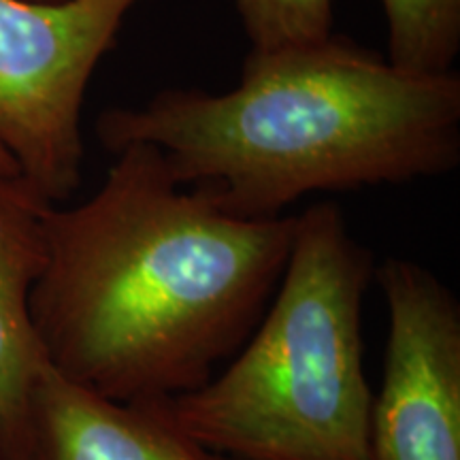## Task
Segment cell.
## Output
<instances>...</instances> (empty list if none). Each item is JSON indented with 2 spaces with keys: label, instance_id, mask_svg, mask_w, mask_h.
I'll return each instance as SVG.
<instances>
[{
  "label": "cell",
  "instance_id": "5",
  "mask_svg": "<svg viewBox=\"0 0 460 460\" xmlns=\"http://www.w3.org/2000/svg\"><path fill=\"white\" fill-rule=\"evenodd\" d=\"M376 279L390 326L371 407V458L460 460L458 298L407 258H388Z\"/></svg>",
  "mask_w": 460,
  "mask_h": 460
},
{
  "label": "cell",
  "instance_id": "11",
  "mask_svg": "<svg viewBox=\"0 0 460 460\" xmlns=\"http://www.w3.org/2000/svg\"><path fill=\"white\" fill-rule=\"evenodd\" d=\"M37 3H60V0H37Z\"/></svg>",
  "mask_w": 460,
  "mask_h": 460
},
{
  "label": "cell",
  "instance_id": "10",
  "mask_svg": "<svg viewBox=\"0 0 460 460\" xmlns=\"http://www.w3.org/2000/svg\"><path fill=\"white\" fill-rule=\"evenodd\" d=\"M0 169H4V171H15V172H17L13 160L9 158V154L4 152L3 147H0Z\"/></svg>",
  "mask_w": 460,
  "mask_h": 460
},
{
  "label": "cell",
  "instance_id": "4",
  "mask_svg": "<svg viewBox=\"0 0 460 460\" xmlns=\"http://www.w3.org/2000/svg\"><path fill=\"white\" fill-rule=\"evenodd\" d=\"M139 0H0V147L51 205L84 177L82 107Z\"/></svg>",
  "mask_w": 460,
  "mask_h": 460
},
{
  "label": "cell",
  "instance_id": "8",
  "mask_svg": "<svg viewBox=\"0 0 460 460\" xmlns=\"http://www.w3.org/2000/svg\"><path fill=\"white\" fill-rule=\"evenodd\" d=\"M388 60L411 71H452L460 54V0H379Z\"/></svg>",
  "mask_w": 460,
  "mask_h": 460
},
{
  "label": "cell",
  "instance_id": "3",
  "mask_svg": "<svg viewBox=\"0 0 460 460\" xmlns=\"http://www.w3.org/2000/svg\"><path fill=\"white\" fill-rule=\"evenodd\" d=\"M376 269L337 205L307 207L278 290L226 369L146 407L233 460H373L362 305Z\"/></svg>",
  "mask_w": 460,
  "mask_h": 460
},
{
  "label": "cell",
  "instance_id": "9",
  "mask_svg": "<svg viewBox=\"0 0 460 460\" xmlns=\"http://www.w3.org/2000/svg\"><path fill=\"white\" fill-rule=\"evenodd\" d=\"M252 49L324 41L332 34L335 0H233Z\"/></svg>",
  "mask_w": 460,
  "mask_h": 460
},
{
  "label": "cell",
  "instance_id": "1",
  "mask_svg": "<svg viewBox=\"0 0 460 460\" xmlns=\"http://www.w3.org/2000/svg\"><path fill=\"white\" fill-rule=\"evenodd\" d=\"M84 203L51 205L31 314L62 379L119 405L192 393L247 341L296 216L241 217L181 186L156 147L113 154Z\"/></svg>",
  "mask_w": 460,
  "mask_h": 460
},
{
  "label": "cell",
  "instance_id": "7",
  "mask_svg": "<svg viewBox=\"0 0 460 460\" xmlns=\"http://www.w3.org/2000/svg\"><path fill=\"white\" fill-rule=\"evenodd\" d=\"M34 460H233L172 429L146 405H119L48 367L34 394Z\"/></svg>",
  "mask_w": 460,
  "mask_h": 460
},
{
  "label": "cell",
  "instance_id": "2",
  "mask_svg": "<svg viewBox=\"0 0 460 460\" xmlns=\"http://www.w3.org/2000/svg\"><path fill=\"white\" fill-rule=\"evenodd\" d=\"M109 154L156 147L181 186L241 217L314 192L430 180L460 164V73L411 71L332 32L250 49L237 88H169L101 113Z\"/></svg>",
  "mask_w": 460,
  "mask_h": 460
},
{
  "label": "cell",
  "instance_id": "6",
  "mask_svg": "<svg viewBox=\"0 0 460 460\" xmlns=\"http://www.w3.org/2000/svg\"><path fill=\"white\" fill-rule=\"evenodd\" d=\"M51 203L0 169V460H34V394L48 360L31 314Z\"/></svg>",
  "mask_w": 460,
  "mask_h": 460
}]
</instances>
